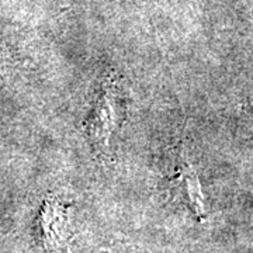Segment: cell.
<instances>
[{
  "label": "cell",
  "mask_w": 253,
  "mask_h": 253,
  "mask_svg": "<svg viewBox=\"0 0 253 253\" xmlns=\"http://www.w3.org/2000/svg\"><path fill=\"white\" fill-rule=\"evenodd\" d=\"M65 226L63 208L58 203H46L41 212V229L46 248H56L61 245Z\"/></svg>",
  "instance_id": "cell-2"
},
{
  "label": "cell",
  "mask_w": 253,
  "mask_h": 253,
  "mask_svg": "<svg viewBox=\"0 0 253 253\" xmlns=\"http://www.w3.org/2000/svg\"><path fill=\"white\" fill-rule=\"evenodd\" d=\"M120 100V87L116 79L104 82L86 123L87 136L97 151H106L109 148L110 138L118 126L121 111Z\"/></svg>",
  "instance_id": "cell-1"
}]
</instances>
